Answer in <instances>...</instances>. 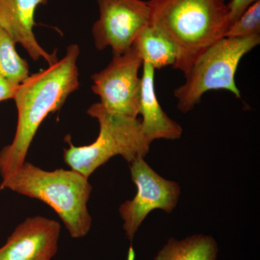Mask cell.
<instances>
[{
	"mask_svg": "<svg viewBox=\"0 0 260 260\" xmlns=\"http://www.w3.org/2000/svg\"><path fill=\"white\" fill-rule=\"evenodd\" d=\"M61 225L43 216L25 219L0 248V260H51L57 253Z\"/></svg>",
	"mask_w": 260,
	"mask_h": 260,
	"instance_id": "9",
	"label": "cell"
},
{
	"mask_svg": "<svg viewBox=\"0 0 260 260\" xmlns=\"http://www.w3.org/2000/svg\"><path fill=\"white\" fill-rule=\"evenodd\" d=\"M218 253L213 237L196 234L182 240L170 238L154 260H217Z\"/></svg>",
	"mask_w": 260,
	"mask_h": 260,
	"instance_id": "12",
	"label": "cell"
},
{
	"mask_svg": "<svg viewBox=\"0 0 260 260\" xmlns=\"http://www.w3.org/2000/svg\"><path fill=\"white\" fill-rule=\"evenodd\" d=\"M87 113L99 122V135L93 143L84 146H75L70 138H65L70 147L64 149V160L71 169L89 178L113 157L120 155L130 164L148 155L150 144L138 118L109 112L100 102L93 104Z\"/></svg>",
	"mask_w": 260,
	"mask_h": 260,
	"instance_id": "4",
	"label": "cell"
},
{
	"mask_svg": "<svg viewBox=\"0 0 260 260\" xmlns=\"http://www.w3.org/2000/svg\"><path fill=\"white\" fill-rule=\"evenodd\" d=\"M142 60L134 46L121 54H113L104 69L92 75V90L109 112L138 118L139 115Z\"/></svg>",
	"mask_w": 260,
	"mask_h": 260,
	"instance_id": "7",
	"label": "cell"
},
{
	"mask_svg": "<svg viewBox=\"0 0 260 260\" xmlns=\"http://www.w3.org/2000/svg\"><path fill=\"white\" fill-rule=\"evenodd\" d=\"M47 4V0H0V27L34 61L43 59L51 65L59 60L56 51L49 53L43 49L34 32L38 7Z\"/></svg>",
	"mask_w": 260,
	"mask_h": 260,
	"instance_id": "10",
	"label": "cell"
},
{
	"mask_svg": "<svg viewBox=\"0 0 260 260\" xmlns=\"http://www.w3.org/2000/svg\"><path fill=\"white\" fill-rule=\"evenodd\" d=\"M99 17L92 28L94 44L102 51L110 47L121 54L150 25V8L143 0H97Z\"/></svg>",
	"mask_w": 260,
	"mask_h": 260,
	"instance_id": "8",
	"label": "cell"
},
{
	"mask_svg": "<svg viewBox=\"0 0 260 260\" xmlns=\"http://www.w3.org/2000/svg\"><path fill=\"white\" fill-rule=\"evenodd\" d=\"M1 189L41 200L60 218L73 239L85 237L92 218L88 208L92 186L79 172L63 169L45 171L25 161L3 179Z\"/></svg>",
	"mask_w": 260,
	"mask_h": 260,
	"instance_id": "3",
	"label": "cell"
},
{
	"mask_svg": "<svg viewBox=\"0 0 260 260\" xmlns=\"http://www.w3.org/2000/svg\"><path fill=\"white\" fill-rule=\"evenodd\" d=\"M132 180L138 191L133 200L120 205L119 214L123 229L130 242L148 214L154 210L167 213L175 209L181 195V187L176 181L164 179L139 157L129 164Z\"/></svg>",
	"mask_w": 260,
	"mask_h": 260,
	"instance_id": "6",
	"label": "cell"
},
{
	"mask_svg": "<svg viewBox=\"0 0 260 260\" xmlns=\"http://www.w3.org/2000/svg\"><path fill=\"white\" fill-rule=\"evenodd\" d=\"M259 43L260 36L223 38L208 48L184 74L185 82L174 90L178 110L190 112L210 90H228L241 99L235 80L238 67L242 58Z\"/></svg>",
	"mask_w": 260,
	"mask_h": 260,
	"instance_id": "5",
	"label": "cell"
},
{
	"mask_svg": "<svg viewBox=\"0 0 260 260\" xmlns=\"http://www.w3.org/2000/svg\"><path fill=\"white\" fill-rule=\"evenodd\" d=\"M16 43L0 27V75L20 84L30 75L28 61L17 52Z\"/></svg>",
	"mask_w": 260,
	"mask_h": 260,
	"instance_id": "14",
	"label": "cell"
},
{
	"mask_svg": "<svg viewBox=\"0 0 260 260\" xmlns=\"http://www.w3.org/2000/svg\"><path fill=\"white\" fill-rule=\"evenodd\" d=\"M150 25L173 42L177 58L173 68L187 73L208 48L225 38L230 26L225 0H148Z\"/></svg>",
	"mask_w": 260,
	"mask_h": 260,
	"instance_id": "2",
	"label": "cell"
},
{
	"mask_svg": "<svg viewBox=\"0 0 260 260\" xmlns=\"http://www.w3.org/2000/svg\"><path fill=\"white\" fill-rule=\"evenodd\" d=\"M142 69L139 114L142 116L140 126L145 139L150 145L155 140L179 139L182 127L164 112L157 98L155 69L147 63H143Z\"/></svg>",
	"mask_w": 260,
	"mask_h": 260,
	"instance_id": "11",
	"label": "cell"
},
{
	"mask_svg": "<svg viewBox=\"0 0 260 260\" xmlns=\"http://www.w3.org/2000/svg\"><path fill=\"white\" fill-rule=\"evenodd\" d=\"M133 46L143 63L151 65L155 70L173 67L177 60V49L172 41L151 25L140 32Z\"/></svg>",
	"mask_w": 260,
	"mask_h": 260,
	"instance_id": "13",
	"label": "cell"
},
{
	"mask_svg": "<svg viewBox=\"0 0 260 260\" xmlns=\"http://www.w3.org/2000/svg\"><path fill=\"white\" fill-rule=\"evenodd\" d=\"M79 55L78 44H71L61 59L19 84L13 98L18 111L16 132L13 142L0 151L3 179L25 161L32 140L45 118L59 111L79 88Z\"/></svg>",
	"mask_w": 260,
	"mask_h": 260,
	"instance_id": "1",
	"label": "cell"
},
{
	"mask_svg": "<svg viewBox=\"0 0 260 260\" xmlns=\"http://www.w3.org/2000/svg\"><path fill=\"white\" fill-rule=\"evenodd\" d=\"M19 84L13 83L0 75V102L13 99Z\"/></svg>",
	"mask_w": 260,
	"mask_h": 260,
	"instance_id": "17",
	"label": "cell"
},
{
	"mask_svg": "<svg viewBox=\"0 0 260 260\" xmlns=\"http://www.w3.org/2000/svg\"><path fill=\"white\" fill-rule=\"evenodd\" d=\"M260 36V0L251 5L229 26L225 38L244 39Z\"/></svg>",
	"mask_w": 260,
	"mask_h": 260,
	"instance_id": "15",
	"label": "cell"
},
{
	"mask_svg": "<svg viewBox=\"0 0 260 260\" xmlns=\"http://www.w3.org/2000/svg\"><path fill=\"white\" fill-rule=\"evenodd\" d=\"M257 0H231L228 3L229 9L230 25L236 21L251 5Z\"/></svg>",
	"mask_w": 260,
	"mask_h": 260,
	"instance_id": "16",
	"label": "cell"
}]
</instances>
